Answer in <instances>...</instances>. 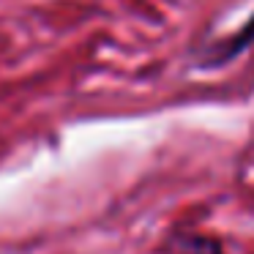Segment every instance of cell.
<instances>
[{
  "mask_svg": "<svg viewBox=\"0 0 254 254\" xmlns=\"http://www.w3.org/2000/svg\"><path fill=\"white\" fill-rule=\"evenodd\" d=\"M252 44H254V17L249 19L241 30H235L232 36H227V39L213 41L210 47H205V50L199 52L197 66H202V68H219V66H224V63H232L238 55H243V52H246Z\"/></svg>",
  "mask_w": 254,
  "mask_h": 254,
  "instance_id": "obj_1",
  "label": "cell"
},
{
  "mask_svg": "<svg viewBox=\"0 0 254 254\" xmlns=\"http://www.w3.org/2000/svg\"><path fill=\"white\" fill-rule=\"evenodd\" d=\"M167 249L172 254H221L219 241L202 235V232H189V230L172 232V238L167 241Z\"/></svg>",
  "mask_w": 254,
  "mask_h": 254,
  "instance_id": "obj_2",
  "label": "cell"
}]
</instances>
